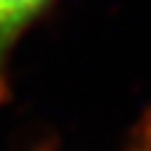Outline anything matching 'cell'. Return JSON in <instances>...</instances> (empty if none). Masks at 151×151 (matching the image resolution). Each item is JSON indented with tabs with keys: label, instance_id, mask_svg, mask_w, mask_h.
Instances as JSON below:
<instances>
[{
	"label": "cell",
	"instance_id": "cell-1",
	"mask_svg": "<svg viewBox=\"0 0 151 151\" xmlns=\"http://www.w3.org/2000/svg\"><path fill=\"white\" fill-rule=\"evenodd\" d=\"M54 5V0H0V102L10 86V56L24 32Z\"/></svg>",
	"mask_w": 151,
	"mask_h": 151
},
{
	"label": "cell",
	"instance_id": "cell-2",
	"mask_svg": "<svg viewBox=\"0 0 151 151\" xmlns=\"http://www.w3.org/2000/svg\"><path fill=\"white\" fill-rule=\"evenodd\" d=\"M122 151H151V115H146L137 124L134 137L127 141V146Z\"/></svg>",
	"mask_w": 151,
	"mask_h": 151
}]
</instances>
